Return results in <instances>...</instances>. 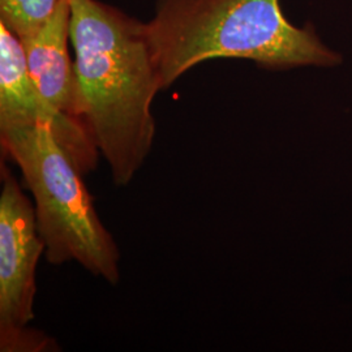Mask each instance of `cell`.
Returning a JSON list of instances; mask_svg holds the SVG:
<instances>
[{
	"mask_svg": "<svg viewBox=\"0 0 352 352\" xmlns=\"http://www.w3.org/2000/svg\"><path fill=\"white\" fill-rule=\"evenodd\" d=\"M71 45L81 119L123 187L155 138L151 104L162 85L148 25L100 0H71Z\"/></svg>",
	"mask_w": 352,
	"mask_h": 352,
	"instance_id": "1",
	"label": "cell"
},
{
	"mask_svg": "<svg viewBox=\"0 0 352 352\" xmlns=\"http://www.w3.org/2000/svg\"><path fill=\"white\" fill-rule=\"evenodd\" d=\"M146 25L162 89L221 58L248 59L269 69L342 62L312 24L292 25L279 0H157Z\"/></svg>",
	"mask_w": 352,
	"mask_h": 352,
	"instance_id": "2",
	"label": "cell"
},
{
	"mask_svg": "<svg viewBox=\"0 0 352 352\" xmlns=\"http://www.w3.org/2000/svg\"><path fill=\"white\" fill-rule=\"evenodd\" d=\"M4 151L19 166L36 204L45 257L52 265L76 261L116 285L120 252L103 226L81 173L45 124L0 128Z\"/></svg>",
	"mask_w": 352,
	"mask_h": 352,
	"instance_id": "3",
	"label": "cell"
},
{
	"mask_svg": "<svg viewBox=\"0 0 352 352\" xmlns=\"http://www.w3.org/2000/svg\"><path fill=\"white\" fill-rule=\"evenodd\" d=\"M45 243L39 236L36 210L1 164L0 192V351H56V343L29 329L34 318L36 272Z\"/></svg>",
	"mask_w": 352,
	"mask_h": 352,
	"instance_id": "4",
	"label": "cell"
},
{
	"mask_svg": "<svg viewBox=\"0 0 352 352\" xmlns=\"http://www.w3.org/2000/svg\"><path fill=\"white\" fill-rule=\"evenodd\" d=\"M45 124L84 175L98 162V146L84 122L52 107L32 80L21 39L0 23V128Z\"/></svg>",
	"mask_w": 352,
	"mask_h": 352,
	"instance_id": "5",
	"label": "cell"
},
{
	"mask_svg": "<svg viewBox=\"0 0 352 352\" xmlns=\"http://www.w3.org/2000/svg\"><path fill=\"white\" fill-rule=\"evenodd\" d=\"M26 64L41 96L56 110L82 122L75 60L71 59V0H64L36 34L21 39Z\"/></svg>",
	"mask_w": 352,
	"mask_h": 352,
	"instance_id": "6",
	"label": "cell"
},
{
	"mask_svg": "<svg viewBox=\"0 0 352 352\" xmlns=\"http://www.w3.org/2000/svg\"><path fill=\"white\" fill-rule=\"evenodd\" d=\"M64 0H0V23L20 39L36 34Z\"/></svg>",
	"mask_w": 352,
	"mask_h": 352,
	"instance_id": "7",
	"label": "cell"
}]
</instances>
